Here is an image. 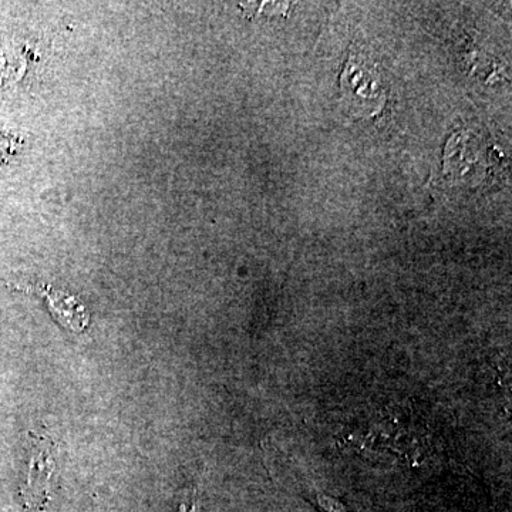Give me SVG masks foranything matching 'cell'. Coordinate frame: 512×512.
Here are the masks:
<instances>
[{
	"mask_svg": "<svg viewBox=\"0 0 512 512\" xmlns=\"http://www.w3.org/2000/svg\"><path fill=\"white\" fill-rule=\"evenodd\" d=\"M36 292L46 299L50 313L60 325L77 333L86 330L89 325V313L77 299L67 293L56 291L52 286H39Z\"/></svg>",
	"mask_w": 512,
	"mask_h": 512,
	"instance_id": "cell-1",
	"label": "cell"
},
{
	"mask_svg": "<svg viewBox=\"0 0 512 512\" xmlns=\"http://www.w3.org/2000/svg\"><path fill=\"white\" fill-rule=\"evenodd\" d=\"M53 460L49 451L36 450L30 460L28 483L23 490L25 504L30 510H42L49 501V483L52 477Z\"/></svg>",
	"mask_w": 512,
	"mask_h": 512,
	"instance_id": "cell-2",
	"label": "cell"
},
{
	"mask_svg": "<svg viewBox=\"0 0 512 512\" xmlns=\"http://www.w3.org/2000/svg\"><path fill=\"white\" fill-rule=\"evenodd\" d=\"M343 73V92L350 100L355 101L357 106L370 107L372 101H380L379 80L372 76L365 64H355L349 60Z\"/></svg>",
	"mask_w": 512,
	"mask_h": 512,
	"instance_id": "cell-3",
	"label": "cell"
},
{
	"mask_svg": "<svg viewBox=\"0 0 512 512\" xmlns=\"http://www.w3.org/2000/svg\"><path fill=\"white\" fill-rule=\"evenodd\" d=\"M20 146V141L9 133L0 131V165L8 163L10 157L15 156Z\"/></svg>",
	"mask_w": 512,
	"mask_h": 512,
	"instance_id": "cell-4",
	"label": "cell"
},
{
	"mask_svg": "<svg viewBox=\"0 0 512 512\" xmlns=\"http://www.w3.org/2000/svg\"><path fill=\"white\" fill-rule=\"evenodd\" d=\"M178 512H200L197 495H192L191 500L183 501V503L180 505V508H178Z\"/></svg>",
	"mask_w": 512,
	"mask_h": 512,
	"instance_id": "cell-5",
	"label": "cell"
}]
</instances>
